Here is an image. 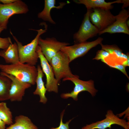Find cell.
I'll return each mask as SVG.
<instances>
[{
    "mask_svg": "<svg viewBox=\"0 0 129 129\" xmlns=\"http://www.w3.org/2000/svg\"><path fill=\"white\" fill-rule=\"evenodd\" d=\"M0 70L1 72L12 75L22 82L33 85L36 83L38 70L35 66L19 61L10 64H0Z\"/></svg>",
    "mask_w": 129,
    "mask_h": 129,
    "instance_id": "cell-1",
    "label": "cell"
},
{
    "mask_svg": "<svg viewBox=\"0 0 129 129\" xmlns=\"http://www.w3.org/2000/svg\"><path fill=\"white\" fill-rule=\"evenodd\" d=\"M47 28L45 27L44 29H41L35 30L37 32L36 36L31 43L25 45H23L10 31V33L17 45L20 62L34 66L36 64L39 59L37 51L39 38L41 35L46 32Z\"/></svg>",
    "mask_w": 129,
    "mask_h": 129,
    "instance_id": "cell-2",
    "label": "cell"
},
{
    "mask_svg": "<svg viewBox=\"0 0 129 129\" xmlns=\"http://www.w3.org/2000/svg\"><path fill=\"white\" fill-rule=\"evenodd\" d=\"M70 63L67 55L60 51L52 58L50 64L59 83L62 79L77 76L72 73L69 66Z\"/></svg>",
    "mask_w": 129,
    "mask_h": 129,
    "instance_id": "cell-3",
    "label": "cell"
},
{
    "mask_svg": "<svg viewBox=\"0 0 129 129\" xmlns=\"http://www.w3.org/2000/svg\"><path fill=\"white\" fill-rule=\"evenodd\" d=\"M67 80L72 82L75 86L73 90L70 92L63 93L61 94L60 97L63 99H67L71 97L77 101L78 100V94L81 92L87 91L92 97H94L98 91L95 88L94 81L92 80L87 81H83L79 79L77 75L75 77L63 79V81Z\"/></svg>",
    "mask_w": 129,
    "mask_h": 129,
    "instance_id": "cell-4",
    "label": "cell"
},
{
    "mask_svg": "<svg viewBox=\"0 0 129 129\" xmlns=\"http://www.w3.org/2000/svg\"><path fill=\"white\" fill-rule=\"evenodd\" d=\"M103 40L102 38L99 37L93 41H86L64 47L60 51L67 55L70 63L75 59L85 55L91 49L102 43Z\"/></svg>",
    "mask_w": 129,
    "mask_h": 129,
    "instance_id": "cell-5",
    "label": "cell"
},
{
    "mask_svg": "<svg viewBox=\"0 0 129 129\" xmlns=\"http://www.w3.org/2000/svg\"><path fill=\"white\" fill-rule=\"evenodd\" d=\"M29 11L26 4L20 0L9 4H0V27L6 29L9 18L16 14H26Z\"/></svg>",
    "mask_w": 129,
    "mask_h": 129,
    "instance_id": "cell-6",
    "label": "cell"
},
{
    "mask_svg": "<svg viewBox=\"0 0 129 129\" xmlns=\"http://www.w3.org/2000/svg\"><path fill=\"white\" fill-rule=\"evenodd\" d=\"M89 18L99 32L106 29L115 20V16L111 13L110 10L101 8L91 9Z\"/></svg>",
    "mask_w": 129,
    "mask_h": 129,
    "instance_id": "cell-7",
    "label": "cell"
},
{
    "mask_svg": "<svg viewBox=\"0 0 129 129\" xmlns=\"http://www.w3.org/2000/svg\"><path fill=\"white\" fill-rule=\"evenodd\" d=\"M91 9L87 10L78 31L73 35L75 44L86 41L99 33L98 29L90 22L89 15Z\"/></svg>",
    "mask_w": 129,
    "mask_h": 129,
    "instance_id": "cell-8",
    "label": "cell"
},
{
    "mask_svg": "<svg viewBox=\"0 0 129 129\" xmlns=\"http://www.w3.org/2000/svg\"><path fill=\"white\" fill-rule=\"evenodd\" d=\"M38 44L42 53L50 64L52 58L60 51L63 47L68 46L69 43L61 42L54 37L43 39L40 37Z\"/></svg>",
    "mask_w": 129,
    "mask_h": 129,
    "instance_id": "cell-9",
    "label": "cell"
},
{
    "mask_svg": "<svg viewBox=\"0 0 129 129\" xmlns=\"http://www.w3.org/2000/svg\"><path fill=\"white\" fill-rule=\"evenodd\" d=\"M105 118L102 120L86 124L81 129H111L113 124L120 125L125 129H129V122L120 118L111 110L107 111Z\"/></svg>",
    "mask_w": 129,
    "mask_h": 129,
    "instance_id": "cell-10",
    "label": "cell"
},
{
    "mask_svg": "<svg viewBox=\"0 0 129 129\" xmlns=\"http://www.w3.org/2000/svg\"><path fill=\"white\" fill-rule=\"evenodd\" d=\"M37 51L40 60L41 67L46 78L45 86L47 91L57 93L58 91V81L55 78L52 67L42 54L39 46H38Z\"/></svg>",
    "mask_w": 129,
    "mask_h": 129,
    "instance_id": "cell-11",
    "label": "cell"
},
{
    "mask_svg": "<svg viewBox=\"0 0 129 129\" xmlns=\"http://www.w3.org/2000/svg\"><path fill=\"white\" fill-rule=\"evenodd\" d=\"M0 74L7 77L11 81L9 100L11 102L21 101L26 90L30 87L32 85L29 83L21 81L11 75L2 72Z\"/></svg>",
    "mask_w": 129,
    "mask_h": 129,
    "instance_id": "cell-12",
    "label": "cell"
},
{
    "mask_svg": "<svg viewBox=\"0 0 129 129\" xmlns=\"http://www.w3.org/2000/svg\"><path fill=\"white\" fill-rule=\"evenodd\" d=\"M115 17V21L106 29L99 32V35L106 32L110 34L122 33L129 34V27L126 23L129 17V11L124 8L122 9Z\"/></svg>",
    "mask_w": 129,
    "mask_h": 129,
    "instance_id": "cell-13",
    "label": "cell"
},
{
    "mask_svg": "<svg viewBox=\"0 0 129 129\" xmlns=\"http://www.w3.org/2000/svg\"><path fill=\"white\" fill-rule=\"evenodd\" d=\"M74 1L79 4H83L88 9L101 8L111 10L113 8L112 5L115 3H121V0L107 2L104 0H75Z\"/></svg>",
    "mask_w": 129,
    "mask_h": 129,
    "instance_id": "cell-14",
    "label": "cell"
},
{
    "mask_svg": "<svg viewBox=\"0 0 129 129\" xmlns=\"http://www.w3.org/2000/svg\"><path fill=\"white\" fill-rule=\"evenodd\" d=\"M55 0H45L44 6L43 10L39 13L38 15V17L43 20L53 24H55V22L52 19L50 15V11L52 9H62L67 3L65 2H61L59 5L56 6Z\"/></svg>",
    "mask_w": 129,
    "mask_h": 129,
    "instance_id": "cell-15",
    "label": "cell"
},
{
    "mask_svg": "<svg viewBox=\"0 0 129 129\" xmlns=\"http://www.w3.org/2000/svg\"><path fill=\"white\" fill-rule=\"evenodd\" d=\"M37 68L38 74L36 81L37 86L33 94L38 95L40 97L39 102L45 104L47 102L48 100L45 96L47 90L43 79L44 74L39 65H38Z\"/></svg>",
    "mask_w": 129,
    "mask_h": 129,
    "instance_id": "cell-16",
    "label": "cell"
},
{
    "mask_svg": "<svg viewBox=\"0 0 129 129\" xmlns=\"http://www.w3.org/2000/svg\"><path fill=\"white\" fill-rule=\"evenodd\" d=\"M0 57H2L6 63L14 64L19 61L18 46L16 42H11L5 49L0 51Z\"/></svg>",
    "mask_w": 129,
    "mask_h": 129,
    "instance_id": "cell-17",
    "label": "cell"
},
{
    "mask_svg": "<svg viewBox=\"0 0 129 129\" xmlns=\"http://www.w3.org/2000/svg\"><path fill=\"white\" fill-rule=\"evenodd\" d=\"M15 121L6 129H38L28 117L24 115L16 116Z\"/></svg>",
    "mask_w": 129,
    "mask_h": 129,
    "instance_id": "cell-18",
    "label": "cell"
},
{
    "mask_svg": "<svg viewBox=\"0 0 129 129\" xmlns=\"http://www.w3.org/2000/svg\"><path fill=\"white\" fill-rule=\"evenodd\" d=\"M11 82L9 78L0 74V101L9 99V91Z\"/></svg>",
    "mask_w": 129,
    "mask_h": 129,
    "instance_id": "cell-19",
    "label": "cell"
},
{
    "mask_svg": "<svg viewBox=\"0 0 129 129\" xmlns=\"http://www.w3.org/2000/svg\"><path fill=\"white\" fill-rule=\"evenodd\" d=\"M0 118L6 124L10 125L13 124L12 112L6 102H0Z\"/></svg>",
    "mask_w": 129,
    "mask_h": 129,
    "instance_id": "cell-20",
    "label": "cell"
},
{
    "mask_svg": "<svg viewBox=\"0 0 129 129\" xmlns=\"http://www.w3.org/2000/svg\"><path fill=\"white\" fill-rule=\"evenodd\" d=\"M100 44L102 49L108 52L110 54H113L119 58H124L127 60L129 56V53L124 54L122 50L116 45H103L102 43Z\"/></svg>",
    "mask_w": 129,
    "mask_h": 129,
    "instance_id": "cell-21",
    "label": "cell"
},
{
    "mask_svg": "<svg viewBox=\"0 0 129 129\" xmlns=\"http://www.w3.org/2000/svg\"><path fill=\"white\" fill-rule=\"evenodd\" d=\"M109 55L110 54L108 52L102 49L97 51L96 55L93 59L97 60H101L102 61L105 63V60L104 59L108 57Z\"/></svg>",
    "mask_w": 129,
    "mask_h": 129,
    "instance_id": "cell-22",
    "label": "cell"
},
{
    "mask_svg": "<svg viewBox=\"0 0 129 129\" xmlns=\"http://www.w3.org/2000/svg\"><path fill=\"white\" fill-rule=\"evenodd\" d=\"M64 111V110H63L61 114L60 121L59 126L56 128L52 127L49 129H69V124L73 119L69 120L65 123H64L63 122V118Z\"/></svg>",
    "mask_w": 129,
    "mask_h": 129,
    "instance_id": "cell-23",
    "label": "cell"
},
{
    "mask_svg": "<svg viewBox=\"0 0 129 129\" xmlns=\"http://www.w3.org/2000/svg\"><path fill=\"white\" fill-rule=\"evenodd\" d=\"M11 42L9 37L3 38L0 37V49H6Z\"/></svg>",
    "mask_w": 129,
    "mask_h": 129,
    "instance_id": "cell-24",
    "label": "cell"
},
{
    "mask_svg": "<svg viewBox=\"0 0 129 129\" xmlns=\"http://www.w3.org/2000/svg\"><path fill=\"white\" fill-rule=\"evenodd\" d=\"M111 67L113 68L119 70L124 74L129 79V77L128 75L125 70V67L121 64H117L113 65H108Z\"/></svg>",
    "mask_w": 129,
    "mask_h": 129,
    "instance_id": "cell-25",
    "label": "cell"
},
{
    "mask_svg": "<svg viewBox=\"0 0 129 129\" xmlns=\"http://www.w3.org/2000/svg\"><path fill=\"white\" fill-rule=\"evenodd\" d=\"M16 0H0V2L4 4H9L12 3Z\"/></svg>",
    "mask_w": 129,
    "mask_h": 129,
    "instance_id": "cell-26",
    "label": "cell"
},
{
    "mask_svg": "<svg viewBox=\"0 0 129 129\" xmlns=\"http://www.w3.org/2000/svg\"><path fill=\"white\" fill-rule=\"evenodd\" d=\"M129 0H121V3L123 4L122 7V9L124 8L128 7L129 5Z\"/></svg>",
    "mask_w": 129,
    "mask_h": 129,
    "instance_id": "cell-27",
    "label": "cell"
},
{
    "mask_svg": "<svg viewBox=\"0 0 129 129\" xmlns=\"http://www.w3.org/2000/svg\"><path fill=\"white\" fill-rule=\"evenodd\" d=\"M6 124L0 118V129H6Z\"/></svg>",
    "mask_w": 129,
    "mask_h": 129,
    "instance_id": "cell-28",
    "label": "cell"
},
{
    "mask_svg": "<svg viewBox=\"0 0 129 129\" xmlns=\"http://www.w3.org/2000/svg\"><path fill=\"white\" fill-rule=\"evenodd\" d=\"M129 56L128 57L127 59L123 62L122 64L125 67L129 66Z\"/></svg>",
    "mask_w": 129,
    "mask_h": 129,
    "instance_id": "cell-29",
    "label": "cell"
},
{
    "mask_svg": "<svg viewBox=\"0 0 129 129\" xmlns=\"http://www.w3.org/2000/svg\"><path fill=\"white\" fill-rule=\"evenodd\" d=\"M4 29V28L0 27V34L2 32Z\"/></svg>",
    "mask_w": 129,
    "mask_h": 129,
    "instance_id": "cell-30",
    "label": "cell"
},
{
    "mask_svg": "<svg viewBox=\"0 0 129 129\" xmlns=\"http://www.w3.org/2000/svg\"></svg>",
    "mask_w": 129,
    "mask_h": 129,
    "instance_id": "cell-31",
    "label": "cell"
}]
</instances>
